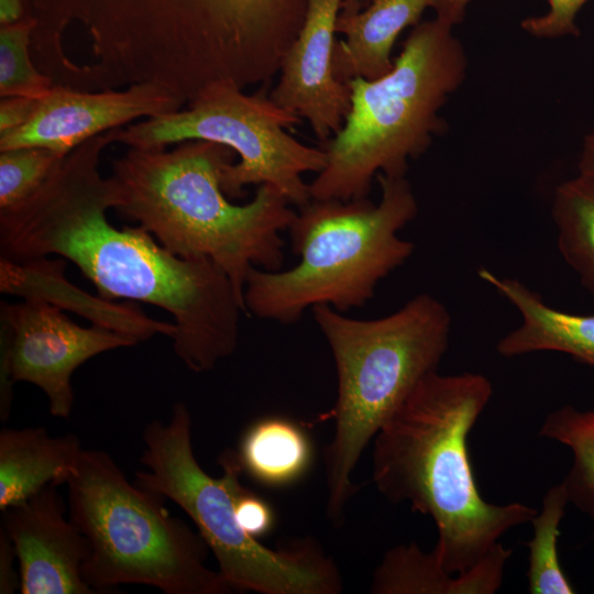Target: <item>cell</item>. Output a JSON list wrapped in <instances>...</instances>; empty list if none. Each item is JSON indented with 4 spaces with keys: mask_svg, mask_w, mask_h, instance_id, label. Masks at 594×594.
I'll return each instance as SVG.
<instances>
[{
    "mask_svg": "<svg viewBox=\"0 0 594 594\" xmlns=\"http://www.w3.org/2000/svg\"><path fill=\"white\" fill-rule=\"evenodd\" d=\"M311 312L337 370L336 428L326 470L327 514L340 524L356 490L352 475L364 449L415 387L437 371L452 322L447 307L426 293L378 319H353L328 305L314 306Z\"/></svg>",
    "mask_w": 594,
    "mask_h": 594,
    "instance_id": "cell-6",
    "label": "cell"
},
{
    "mask_svg": "<svg viewBox=\"0 0 594 594\" xmlns=\"http://www.w3.org/2000/svg\"><path fill=\"white\" fill-rule=\"evenodd\" d=\"M110 143L108 131L84 142L30 199L0 211L1 257L57 254L74 263L100 297L166 310L175 320L178 359L196 373L210 371L235 351L245 307L211 260L177 256L142 227L118 229L108 221L113 191L98 166Z\"/></svg>",
    "mask_w": 594,
    "mask_h": 594,
    "instance_id": "cell-1",
    "label": "cell"
},
{
    "mask_svg": "<svg viewBox=\"0 0 594 594\" xmlns=\"http://www.w3.org/2000/svg\"><path fill=\"white\" fill-rule=\"evenodd\" d=\"M201 21L228 42L250 48H270L285 42L302 16L293 0H198Z\"/></svg>",
    "mask_w": 594,
    "mask_h": 594,
    "instance_id": "cell-19",
    "label": "cell"
},
{
    "mask_svg": "<svg viewBox=\"0 0 594 594\" xmlns=\"http://www.w3.org/2000/svg\"><path fill=\"white\" fill-rule=\"evenodd\" d=\"M234 152L208 141H186L170 151L135 148L112 162L113 209L138 222L173 254L209 258L230 278L243 302L252 267L279 271L283 231L296 211L274 187L262 184L244 205L221 187ZM246 311V310H245Z\"/></svg>",
    "mask_w": 594,
    "mask_h": 594,
    "instance_id": "cell-3",
    "label": "cell"
},
{
    "mask_svg": "<svg viewBox=\"0 0 594 594\" xmlns=\"http://www.w3.org/2000/svg\"><path fill=\"white\" fill-rule=\"evenodd\" d=\"M578 169L580 174L594 177V128L583 140Z\"/></svg>",
    "mask_w": 594,
    "mask_h": 594,
    "instance_id": "cell-30",
    "label": "cell"
},
{
    "mask_svg": "<svg viewBox=\"0 0 594 594\" xmlns=\"http://www.w3.org/2000/svg\"><path fill=\"white\" fill-rule=\"evenodd\" d=\"M586 1L548 0V12L522 20L521 28L525 32L538 38L579 36L580 30L575 23V19Z\"/></svg>",
    "mask_w": 594,
    "mask_h": 594,
    "instance_id": "cell-25",
    "label": "cell"
},
{
    "mask_svg": "<svg viewBox=\"0 0 594 594\" xmlns=\"http://www.w3.org/2000/svg\"><path fill=\"white\" fill-rule=\"evenodd\" d=\"M539 435L571 452V466L562 481L569 503L594 521V409L562 406L547 415Z\"/></svg>",
    "mask_w": 594,
    "mask_h": 594,
    "instance_id": "cell-21",
    "label": "cell"
},
{
    "mask_svg": "<svg viewBox=\"0 0 594 594\" xmlns=\"http://www.w3.org/2000/svg\"><path fill=\"white\" fill-rule=\"evenodd\" d=\"M472 0H429V7L436 11V18L454 26L462 22L465 10Z\"/></svg>",
    "mask_w": 594,
    "mask_h": 594,
    "instance_id": "cell-29",
    "label": "cell"
},
{
    "mask_svg": "<svg viewBox=\"0 0 594 594\" xmlns=\"http://www.w3.org/2000/svg\"><path fill=\"white\" fill-rule=\"evenodd\" d=\"M477 275L510 302L521 318L520 324L497 342L499 355L516 358L552 351L594 365V314L558 310L522 282L498 276L485 267L479 268Z\"/></svg>",
    "mask_w": 594,
    "mask_h": 594,
    "instance_id": "cell-14",
    "label": "cell"
},
{
    "mask_svg": "<svg viewBox=\"0 0 594 594\" xmlns=\"http://www.w3.org/2000/svg\"><path fill=\"white\" fill-rule=\"evenodd\" d=\"M453 26L436 18L415 25L393 69L374 80L354 78L342 129L320 146L327 162L309 184L311 199L369 196L378 174L406 176L446 129L440 116L463 84L468 57Z\"/></svg>",
    "mask_w": 594,
    "mask_h": 594,
    "instance_id": "cell-5",
    "label": "cell"
},
{
    "mask_svg": "<svg viewBox=\"0 0 594 594\" xmlns=\"http://www.w3.org/2000/svg\"><path fill=\"white\" fill-rule=\"evenodd\" d=\"M300 120L270 95H248L234 82L220 80L201 88L185 110L116 128L109 134L113 143L135 148L194 140L228 146L240 157L222 170L221 187L228 198L241 197L249 185L266 184L299 208L311 200L302 174H318L327 162L321 146H308L287 133Z\"/></svg>",
    "mask_w": 594,
    "mask_h": 594,
    "instance_id": "cell-9",
    "label": "cell"
},
{
    "mask_svg": "<svg viewBox=\"0 0 594 594\" xmlns=\"http://www.w3.org/2000/svg\"><path fill=\"white\" fill-rule=\"evenodd\" d=\"M512 550L498 542L479 563L460 573L448 571L433 551L415 542L391 548L371 584L375 594H494L504 580Z\"/></svg>",
    "mask_w": 594,
    "mask_h": 594,
    "instance_id": "cell-16",
    "label": "cell"
},
{
    "mask_svg": "<svg viewBox=\"0 0 594 594\" xmlns=\"http://www.w3.org/2000/svg\"><path fill=\"white\" fill-rule=\"evenodd\" d=\"M569 504L563 482L552 485L543 495L541 507L530 520L532 536L527 542V590L531 594H573L558 556L560 524Z\"/></svg>",
    "mask_w": 594,
    "mask_h": 594,
    "instance_id": "cell-22",
    "label": "cell"
},
{
    "mask_svg": "<svg viewBox=\"0 0 594 594\" xmlns=\"http://www.w3.org/2000/svg\"><path fill=\"white\" fill-rule=\"evenodd\" d=\"M381 199L315 200L298 208L288 228L299 263L287 271L249 272L246 314L283 324L308 308L328 305L340 312L363 307L378 283L413 254L398 233L418 213L406 176H376Z\"/></svg>",
    "mask_w": 594,
    "mask_h": 594,
    "instance_id": "cell-4",
    "label": "cell"
},
{
    "mask_svg": "<svg viewBox=\"0 0 594 594\" xmlns=\"http://www.w3.org/2000/svg\"><path fill=\"white\" fill-rule=\"evenodd\" d=\"M82 448L74 435L51 436L43 427L0 431V510L50 484H66Z\"/></svg>",
    "mask_w": 594,
    "mask_h": 594,
    "instance_id": "cell-17",
    "label": "cell"
},
{
    "mask_svg": "<svg viewBox=\"0 0 594 594\" xmlns=\"http://www.w3.org/2000/svg\"><path fill=\"white\" fill-rule=\"evenodd\" d=\"M429 0H371L360 11H340L336 32L343 35L333 50L336 77L345 84L354 78L374 80L394 67L392 50L406 28L416 25Z\"/></svg>",
    "mask_w": 594,
    "mask_h": 594,
    "instance_id": "cell-15",
    "label": "cell"
},
{
    "mask_svg": "<svg viewBox=\"0 0 594 594\" xmlns=\"http://www.w3.org/2000/svg\"><path fill=\"white\" fill-rule=\"evenodd\" d=\"M185 101L180 95L153 82L96 92L55 84L37 101L24 125L0 136V151L41 146L68 154L89 139L134 119L177 111Z\"/></svg>",
    "mask_w": 594,
    "mask_h": 594,
    "instance_id": "cell-11",
    "label": "cell"
},
{
    "mask_svg": "<svg viewBox=\"0 0 594 594\" xmlns=\"http://www.w3.org/2000/svg\"><path fill=\"white\" fill-rule=\"evenodd\" d=\"M33 23L21 21L0 31V96L44 98L55 85L31 56Z\"/></svg>",
    "mask_w": 594,
    "mask_h": 594,
    "instance_id": "cell-23",
    "label": "cell"
},
{
    "mask_svg": "<svg viewBox=\"0 0 594 594\" xmlns=\"http://www.w3.org/2000/svg\"><path fill=\"white\" fill-rule=\"evenodd\" d=\"M67 154L41 146L0 151V211L30 199L62 165Z\"/></svg>",
    "mask_w": 594,
    "mask_h": 594,
    "instance_id": "cell-24",
    "label": "cell"
},
{
    "mask_svg": "<svg viewBox=\"0 0 594 594\" xmlns=\"http://www.w3.org/2000/svg\"><path fill=\"white\" fill-rule=\"evenodd\" d=\"M21 15L20 0H1L0 20L2 26L14 24Z\"/></svg>",
    "mask_w": 594,
    "mask_h": 594,
    "instance_id": "cell-31",
    "label": "cell"
},
{
    "mask_svg": "<svg viewBox=\"0 0 594 594\" xmlns=\"http://www.w3.org/2000/svg\"><path fill=\"white\" fill-rule=\"evenodd\" d=\"M492 395L483 374L432 372L374 438L376 488L388 502L431 517L437 529L432 551L452 573L479 563L538 510L518 502L491 503L477 488L468 441Z\"/></svg>",
    "mask_w": 594,
    "mask_h": 594,
    "instance_id": "cell-2",
    "label": "cell"
},
{
    "mask_svg": "<svg viewBox=\"0 0 594 594\" xmlns=\"http://www.w3.org/2000/svg\"><path fill=\"white\" fill-rule=\"evenodd\" d=\"M56 484L3 513L16 554L22 594H94L84 579L87 540L70 518Z\"/></svg>",
    "mask_w": 594,
    "mask_h": 594,
    "instance_id": "cell-13",
    "label": "cell"
},
{
    "mask_svg": "<svg viewBox=\"0 0 594 594\" xmlns=\"http://www.w3.org/2000/svg\"><path fill=\"white\" fill-rule=\"evenodd\" d=\"M342 0H308L302 25L286 52L270 98L282 109L308 121L326 142L343 127L351 109L350 84L333 69L336 24Z\"/></svg>",
    "mask_w": 594,
    "mask_h": 594,
    "instance_id": "cell-12",
    "label": "cell"
},
{
    "mask_svg": "<svg viewBox=\"0 0 594 594\" xmlns=\"http://www.w3.org/2000/svg\"><path fill=\"white\" fill-rule=\"evenodd\" d=\"M38 100L26 97L1 98L0 136L24 125L31 119Z\"/></svg>",
    "mask_w": 594,
    "mask_h": 594,
    "instance_id": "cell-27",
    "label": "cell"
},
{
    "mask_svg": "<svg viewBox=\"0 0 594 594\" xmlns=\"http://www.w3.org/2000/svg\"><path fill=\"white\" fill-rule=\"evenodd\" d=\"M144 471L134 482L177 504L193 520L233 588L262 594H338L340 572L312 539L274 550L239 524L235 502L243 490L237 451L219 457L222 474L213 477L198 463L193 448L191 416L177 403L166 422L153 420L143 431Z\"/></svg>",
    "mask_w": 594,
    "mask_h": 594,
    "instance_id": "cell-7",
    "label": "cell"
},
{
    "mask_svg": "<svg viewBox=\"0 0 594 594\" xmlns=\"http://www.w3.org/2000/svg\"><path fill=\"white\" fill-rule=\"evenodd\" d=\"M235 515L240 526L257 539L268 534L275 521L271 505L245 487L237 498Z\"/></svg>",
    "mask_w": 594,
    "mask_h": 594,
    "instance_id": "cell-26",
    "label": "cell"
},
{
    "mask_svg": "<svg viewBox=\"0 0 594 594\" xmlns=\"http://www.w3.org/2000/svg\"><path fill=\"white\" fill-rule=\"evenodd\" d=\"M16 554L14 547L2 527H0V593L11 594L20 590L19 570L14 569Z\"/></svg>",
    "mask_w": 594,
    "mask_h": 594,
    "instance_id": "cell-28",
    "label": "cell"
},
{
    "mask_svg": "<svg viewBox=\"0 0 594 594\" xmlns=\"http://www.w3.org/2000/svg\"><path fill=\"white\" fill-rule=\"evenodd\" d=\"M551 216L562 257L594 299V177L578 173L559 184Z\"/></svg>",
    "mask_w": 594,
    "mask_h": 594,
    "instance_id": "cell-20",
    "label": "cell"
},
{
    "mask_svg": "<svg viewBox=\"0 0 594 594\" xmlns=\"http://www.w3.org/2000/svg\"><path fill=\"white\" fill-rule=\"evenodd\" d=\"M69 518L87 540L85 581L96 591L122 584L166 594H229L210 569L209 547L173 516L165 497L130 482L106 451L84 449L66 483Z\"/></svg>",
    "mask_w": 594,
    "mask_h": 594,
    "instance_id": "cell-8",
    "label": "cell"
},
{
    "mask_svg": "<svg viewBox=\"0 0 594 594\" xmlns=\"http://www.w3.org/2000/svg\"><path fill=\"white\" fill-rule=\"evenodd\" d=\"M0 419L11 411L13 384L28 382L46 395L54 417L68 418L74 405L73 373L89 359L139 341L94 324L80 327L61 308L37 298L1 302Z\"/></svg>",
    "mask_w": 594,
    "mask_h": 594,
    "instance_id": "cell-10",
    "label": "cell"
},
{
    "mask_svg": "<svg viewBox=\"0 0 594 594\" xmlns=\"http://www.w3.org/2000/svg\"><path fill=\"white\" fill-rule=\"evenodd\" d=\"M237 453L243 472L268 487L298 482L314 458L307 432L290 419L276 416L253 422L243 433Z\"/></svg>",
    "mask_w": 594,
    "mask_h": 594,
    "instance_id": "cell-18",
    "label": "cell"
}]
</instances>
